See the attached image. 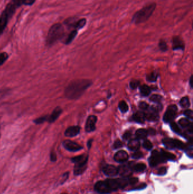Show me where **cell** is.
I'll use <instances>...</instances> for the list:
<instances>
[{
  "label": "cell",
  "mask_w": 193,
  "mask_h": 194,
  "mask_svg": "<svg viewBox=\"0 0 193 194\" xmlns=\"http://www.w3.org/2000/svg\"><path fill=\"white\" fill-rule=\"evenodd\" d=\"M140 82L137 80H133L130 82V87L132 89H136L140 86Z\"/></svg>",
  "instance_id": "36"
},
{
  "label": "cell",
  "mask_w": 193,
  "mask_h": 194,
  "mask_svg": "<svg viewBox=\"0 0 193 194\" xmlns=\"http://www.w3.org/2000/svg\"><path fill=\"white\" fill-rule=\"evenodd\" d=\"M148 135H155L156 134V131L154 128H150L147 130Z\"/></svg>",
  "instance_id": "48"
},
{
  "label": "cell",
  "mask_w": 193,
  "mask_h": 194,
  "mask_svg": "<svg viewBox=\"0 0 193 194\" xmlns=\"http://www.w3.org/2000/svg\"><path fill=\"white\" fill-rule=\"evenodd\" d=\"M180 125L183 128H187L192 124L188 119L181 118L178 122Z\"/></svg>",
  "instance_id": "29"
},
{
  "label": "cell",
  "mask_w": 193,
  "mask_h": 194,
  "mask_svg": "<svg viewBox=\"0 0 193 194\" xmlns=\"http://www.w3.org/2000/svg\"><path fill=\"white\" fill-rule=\"evenodd\" d=\"M95 190L100 194H107L111 193L105 181L97 182L95 185Z\"/></svg>",
  "instance_id": "12"
},
{
  "label": "cell",
  "mask_w": 193,
  "mask_h": 194,
  "mask_svg": "<svg viewBox=\"0 0 193 194\" xmlns=\"http://www.w3.org/2000/svg\"><path fill=\"white\" fill-rule=\"evenodd\" d=\"M158 74L156 72H152L147 75V80L150 82H154L157 81Z\"/></svg>",
  "instance_id": "30"
},
{
  "label": "cell",
  "mask_w": 193,
  "mask_h": 194,
  "mask_svg": "<svg viewBox=\"0 0 193 194\" xmlns=\"http://www.w3.org/2000/svg\"><path fill=\"white\" fill-rule=\"evenodd\" d=\"M146 169V165L143 163H139L137 164H133L132 166V170L137 172H140L144 171Z\"/></svg>",
  "instance_id": "26"
},
{
  "label": "cell",
  "mask_w": 193,
  "mask_h": 194,
  "mask_svg": "<svg viewBox=\"0 0 193 194\" xmlns=\"http://www.w3.org/2000/svg\"><path fill=\"white\" fill-rule=\"evenodd\" d=\"M162 99H163V97L160 95L154 94L150 97V100L151 102H153L156 103H160Z\"/></svg>",
  "instance_id": "32"
},
{
  "label": "cell",
  "mask_w": 193,
  "mask_h": 194,
  "mask_svg": "<svg viewBox=\"0 0 193 194\" xmlns=\"http://www.w3.org/2000/svg\"><path fill=\"white\" fill-rule=\"evenodd\" d=\"M184 115L189 118L190 119V120H192L193 118V113L192 110H186V111H185L184 112Z\"/></svg>",
  "instance_id": "41"
},
{
  "label": "cell",
  "mask_w": 193,
  "mask_h": 194,
  "mask_svg": "<svg viewBox=\"0 0 193 194\" xmlns=\"http://www.w3.org/2000/svg\"><path fill=\"white\" fill-rule=\"evenodd\" d=\"M140 142L137 139H133L129 141L128 144V147L130 150L132 151H138L140 149Z\"/></svg>",
  "instance_id": "19"
},
{
  "label": "cell",
  "mask_w": 193,
  "mask_h": 194,
  "mask_svg": "<svg viewBox=\"0 0 193 194\" xmlns=\"http://www.w3.org/2000/svg\"><path fill=\"white\" fill-rule=\"evenodd\" d=\"M180 106L183 108H188L190 106L189 98L188 97H183L180 101Z\"/></svg>",
  "instance_id": "31"
},
{
  "label": "cell",
  "mask_w": 193,
  "mask_h": 194,
  "mask_svg": "<svg viewBox=\"0 0 193 194\" xmlns=\"http://www.w3.org/2000/svg\"><path fill=\"white\" fill-rule=\"evenodd\" d=\"M63 146L66 150L70 151H77L83 149V147L79 144L69 140H65Z\"/></svg>",
  "instance_id": "10"
},
{
  "label": "cell",
  "mask_w": 193,
  "mask_h": 194,
  "mask_svg": "<svg viewBox=\"0 0 193 194\" xmlns=\"http://www.w3.org/2000/svg\"><path fill=\"white\" fill-rule=\"evenodd\" d=\"M92 82L90 80L79 79L71 82L65 90V96L69 99H78L90 87Z\"/></svg>",
  "instance_id": "2"
},
{
  "label": "cell",
  "mask_w": 193,
  "mask_h": 194,
  "mask_svg": "<svg viewBox=\"0 0 193 194\" xmlns=\"http://www.w3.org/2000/svg\"><path fill=\"white\" fill-rule=\"evenodd\" d=\"M147 185L145 183H142L140 184L139 186L134 188V189H135V190H142V189H145Z\"/></svg>",
  "instance_id": "46"
},
{
  "label": "cell",
  "mask_w": 193,
  "mask_h": 194,
  "mask_svg": "<svg viewBox=\"0 0 193 194\" xmlns=\"http://www.w3.org/2000/svg\"><path fill=\"white\" fill-rule=\"evenodd\" d=\"M170 126H171V129L173 132H174L175 133L178 134H181V131L180 128L179 127V126L178 125V124H176L174 122H171Z\"/></svg>",
  "instance_id": "34"
},
{
  "label": "cell",
  "mask_w": 193,
  "mask_h": 194,
  "mask_svg": "<svg viewBox=\"0 0 193 194\" xmlns=\"http://www.w3.org/2000/svg\"><path fill=\"white\" fill-rule=\"evenodd\" d=\"M118 108H119L120 110L121 111V112H122V113H127L129 110V106H128L127 103L124 101H122L120 102L118 104Z\"/></svg>",
  "instance_id": "27"
},
{
  "label": "cell",
  "mask_w": 193,
  "mask_h": 194,
  "mask_svg": "<svg viewBox=\"0 0 193 194\" xmlns=\"http://www.w3.org/2000/svg\"><path fill=\"white\" fill-rule=\"evenodd\" d=\"M129 158V155L126 151L121 150L117 151L114 156V160L118 163H123Z\"/></svg>",
  "instance_id": "14"
},
{
  "label": "cell",
  "mask_w": 193,
  "mask_h": 194,
  "mask_svg": "<svg viewBox=\"0 0 193 194\" xmlns=\"http://www.w3.org/2000/svg\"><path fill=\"white\" fill-rule=\"evenodd\" d=\"M177 110L178 108L176 105L172 104L169 106L163 116L164 122L166 123L172 122L173 119L176 116Z\"/></svg>",
  "instance_id": "5"
},
{
  "label": "cell",
  "mask_w": 193,
  "mask_h": 194,
  "mask_svg": "<svg viewBox=\"0 0 193 194\" xmlns=\"http://www.w3.org/2000/svg\"></svg>",
  "instance_id": "51"
},
{
  "label": "cell",
  "mask_w": 193,
  "mask_h": 194,
  "mask_svg": "<svg viewBox=\"0 0 193 194\" xmlns=\"http://www.w3.org/2000/svg\"><path fill=\"white\" fill-rule=\"evenodd\" d=\"M138 182V179L137 178H130L128 179V183L131 185H134Z\"/></svg>",
  "instance_id": "45"
},
{
  "label": "cell",
  "mask_w": 193,
  "mask_h": 194,
  "mask_svg": "<svg viewBox=\"0 0 193 194\" xmlns=\"http://www.w3.org/2000/svg\"><path fill=\"white\" fill-rule=\"evenodd\" d=\"M148 135V132L147 129L144 128L138 129L135 132V136L137 139H145Z\"/></svg>",
  "instance_id": "23"
},
{
  "label": "cell",
  "mask_w": 193,
  "mask_h": 194,
  "mask_svg": "<svg viewBox=\"0 0 193 194\" xmlns=\"http://www.w3.org/2000/svg\"><path fill=\"white\" fill-rule=\"evenodd\" d=\"M48 116H42L40 117L39 118L36 119L35 120L34 122L36 124H39L41 123H43L45 121H48Z\"/></svg>",
  "instance_id": "38"
},
{
  "label": "cell",
  "mask_w": 193,
  "mask_h": 194,
  "mask_svg": "<svg viewBox=\"0 0 193 194\" xmlns=\"http://www.w3.org/2000/svg\"><path fill=\"white\" fill-rule=\"evenodd\" d=\"M145 113V119L148 121L156 122L159 119V111L155 107V106H152L151 107H148Z\"/></svg>",
  "instance_id": "7"
},
{
  "label": "cell",
  "mask_w": 193,
  "mask_h": 194,
  "mask_svg": "<svg viewBox=\"0 0 193 194\" xmlns=\"http://www.w3.org/2000/svg\"><path fill=\"white\" fill-rule=\"evenodd\" d=\"M78 34V30H73L71 32L68 34L67 37L65 40L64 43L66 45H68L71 43Z\"/></svg>",
  "instance_id": "22"
},
{
  "label": "cell",
  "mask_w": 193,
  "mask_h": 194,
  "mask_svg": "<svg viewBox=\"0 0 193 194\" xmlns=\"http://www.w3.org/2000/svg\"><path fill=\"white\" fill-rule=\"evenodd\" d=\"M133 119L134 122L138 123H140V124L144 123L145 120H146L145 113L143 111H138L135 113L133 115Z\"/></svg>",
  "instance_id": "16"
},
{
  "label": "cell",
  "mask_w": 193,
  "mask_h": 194,
  "mask_svg": "<svg viewBox=\"0 0 193 194\" xmlns=\"http://www.w3.org/2000/svg\"><path fill=\"white\" fill-rule=\"evenodd\" d=\"M143 156V154L142 153V152H141L140 151H135V152L133 154L132 157L135 159H139V158H142Z\"/></svg>",
  "instance_id": "40"
},
{
  "label": "cell",
  "mask_w": 193,
  "mask_h": 194,
  "mask_svg": "<svg viewBox=\"0 0 193 194\" xmlns=\"http://www.w3.org/2000/svg\"><path fill=\"white\" fill-rule=\"evenodd\" d=\"M86 23H87V19H86V18H83L79 19L78 20L77 22H76L75 29L76 30H78L83 28V27L86 26Z\"/></svg>",
  "instance_id": "28"
},
{
  "label": "cell",
  "mask_w": 193,
  "mask_h": 194,
  "mask_svg": "<svg viewBox=\"0 0 193 194\" xmlns=\"http://www.w3.org/2000/svg\"><path fill=\"white\" fill-rule=\"evenodd\" d=\"M8 54L5 52H3L0 54V65H2L3 64L6 60L8 59Z\"/></svg>",
  "instance_id": "37"
},
{
  "label": "cell",
  "mask_w": 193,
  "mask_h": 194,
  "mask_svg": "<svg viewBox=\"0 0 193 194\" xmlns=\"http://www.w3.org/2000/svg\"><path fill=\"white\" fill-rule=\"evenodd\" d=\"M159 47L162 52H166L168 50V45L166 42L163 39H161L159 43Z\"/></svg>",
  "instance_id": "33"
},
{
  "label": "cell",
  "mask_w": 193,
  "mask_h": 194,
  "mask_svg": "<svg viewBox=\"0 0 193 194\" xmlns=\"http://www.w3.org/2000/svg\"><path fill=\"white\" fill-rule=\"evenodd\" d=\"M134 164L133 162L128 164H124L118 167V174L123 178H128L132 174V166Z\"/></svg>",
  "instance_id": "8"
},
{
  "label": "cell",
  "mask_w": 193,
  "mask_h": 194,
  "mask_svg": "<svg viewBox=\"0 0 193 194\" xmlns=\"http://www.w3.org/2000/svg\"><path fill=\"white\" fill-rule=\"evenodd\" d=\"M148 162L151 167H155L159 163L165 161L161 156L160 152L154 150L151 153V155L148 159Z\"/></svg>",
  "instance_id": "6"
},
{
  "label": "cell",
  "mask_w": 193,
  "mask_h": 194,
  "mask_svg": "<svg viewBox=\"0 0 193 194\" xmlns=\"http://www.w3.org/2000/svg\"><path fill=\"white\" fill-rule=\"evenodd\" d=\"M97 120V118L95 115H90L88 117L85 125V130L87 132L90 133L95 130Z\"/></svg>",
  "instance_id": "9"
},
{
  "label": "cell",
  "mask_w": 193,
  "mask_h": 194,
  "mask_svg": "<svg viewBox=\"0 0 193 194\" xmlns=\"http://www.w3.org/2000/svg\"><path fill=\"white\" fill-rule=\"evenodd\" d=\"M65 29L64 26L59 23H56L50 27L46 39L48 46L53 45L58 40L64 38Z\"/></svg>",
  "instance_id": "4"
},
{
  "label": "cell",
  "mask_w": 193,
  "mask_h": 194,
  "mask_svg": "<svg viewBox=\"0 0 193 194\" xmlns=\"http://www.w3.org/2000/svg\"><path fill=\"white\" fill-rule=\"evenodd\" d=\"M56 154L54 152H52L50 154V160L54 162L56 161Z\"/></svg>",
  "instance_id": "47"
},
{
  "label": "cell",
  "mask_w": 193,
  "mask_h": 194,
  "mask_svg": "<svg viewBox=\"0 0 193 194\" xmlns=\"http://www.w3.org/2000/svg\"><path fill=\"white\" fill-rule=\"evenodd\" d=\"M92 141H93V139H91L88 140V142H87V147H88V148L89 149H90L91 148V147Z\"/></svg>",
  "instance_id": "49"
},
{
  "label": "cell",
  "mask_w": 193,
  "mask_h": 194,
  "mask_svg": "<svg viewBox=\"0 0 193 194\" xmlns=\"http://www.w3.org/2000/svg\"><path fill=\"white\" fill-rule=\"evenodd\" d=\"M81 131V127L79 126H71L68 128L65 132V135L66 137H74L79 134Z\"/></svg>",
  "instance_id": "15"
},
{
  "label": "cell",
  "mask_w": 193,
  "mask_h": 194,
  "mask_svg": "<svg viewBox=\"0 0 193 194\" xmlns=\"http://www.w3.org/2000/svg\"><path fill=\"white\" fill-rule=\"evenodd\" d=\"M123 146V143L120 140H117L113 144V148L114 149H118Z\"/></svg>",
  "instance_id": "43"
},
{
  "label": "cell",
  "mask_w": 193,
  "mask_h": 194,
  "mask_svg": "<svg viewBox=\"0 0 193 194\" xmlns=\"http://www.w3.org/2000/svg\"><path fill=\"white\" fill-rule=\"evenodd\" d=\"M88 156L85 154H82L81 156L73 157L71 159V161L73 163H75V164L77 163H87L88 161Z\"/></svg>",
  "instance_id": "21"
},
{
  "label": "cell",
  "mask_w": 193,
  "mask_h": 194,
  "mask_svg": "<svg viewBox=\"0 0 193 194\" xmlns=\"http://www.w3.org/2000/svg\"><path fill=\"white\" fill-rule=\"evenodd\" d=\"M193 75H192L190 78V80H189V84H190V86L191 87V88H193Z\"/></svg>",
  "instance_id": "50"
},
{
  "label": "cell",
  "mask_w": 193,
  "mask_h": 194,
  "mask_svg": "<svg viewBox=\"0 0 193 194\" xmlns=\"http://www.w3.org/2000/svg\"><path fill=\"white\" fill-rule=\"evenodd\" d=\"M160 153H161V156L163 157V160H164V161H166L168 160L174 161L176 159V156L171 153L167 152V151L162 150Z\"/></svg>",
  "instance_id": "24"
},
{
  "label": "cell",
  "mask_w": 193,
  "mask_h": 194,
  "mask_svg": "<svg viewBox=\"0 0 193 194\" xmlns=\"http://www.w3.org/2000/svg\"><path fill=\"white\" fill-rule=\"evenodd\" d=\"M143 146L145 149L146 150H148V151H150L153 148V146H152L151 142L150 140H145L143 141Z\"/></svg>",
  "instance_id": "35"
},
{
  "label": "cell",
  "mask_w": 193,
  "mask_h": 194,
  "mask_svg": "<svg viewBox=\"0 0 193 194\" xmlns=\"http://www.w3.org/2000/svg\"><path fill=\"white\" fill-rule=\"evenodd\" d=\"M131 136H132L131 132H130L129 131H126L123 134V136H122V138H123V139L124 140H129L131 137Z\"/></svg>",
  "instance_id": "42"
},
{
  "label": "cell",
  "mask_w": 193,
  "mask_h": 194,
  "mask_svg": "<svg viewBox=\"0 0 193 194\" xmlns=\"http://www.w3.org/2000/svg\"><path fill=\"white\" fill-rule=\"evenodd\" d=\"M151 88L148 86L146 85H143L140 87V92L142 96L144 97H147L150 94Z\"/></svg>",
  "instance_id": "25"
},
{
  "label": "cell",
  "mask_w": 193,
  "mask_h": 194,
  "mask_svg": "<svg viewBox=\"0 0 193 194\" xmlns=\"http://www.w3.org/2000/svg\"><path fill=\"white\" fill-rule=\"evenodd\" d=\"M139 107L143 111H146L148 107H149V105L148 103L144 102V101H142L139 103Z\"/></svg>",
  "instance_id": "39"
},
{
  "label": "cell",
  "mask_w": 193,
  "mask_h": 194,
  "mask_svg": "<svg viewBox=\"0 0 193 194\" xmlns=\"http://www.w3.org/2000/svg\"><path fill=\"white\" fill-rule=\"evenodd\" d=\"M166 174V167H162L158 170L157 174L159 175H164Z\"/></svg>",
  "instance_id": "44"
},
{
  "label": "cell",
  "mask_w": 193,
  "mask_h": 194,
  "mask_svg": "<svg viewBox=\"0 0 193 194\" xmlns=\"http://www.w3.org/2000/svg\"><path fill=\"white\" fill-rule=\"evenodd\" d=\"M36 0H11L0 15V36L5 30L9 22L16 9L22 6H32Z\"/></svg>",
  "instance_id": "1"
},
{
  "label": "cell",
  "mask_w": 193,
  "mask_h": 194,
  "mask_svg": "<svg viewBox=\"0 0 193 194\" xmlns=\"http://www.w3.org/2000/svg\"><path fill=\"white\" fill-rule=\"evenodd\" d=\"M62 109L59 107H57L53 110V111L52 112V114L50 115V116H48V122L49 123H53L58 118L59 116V115H61V113H62Z\"/></svg>",
  "instance_id": "18"
},
{
  "label": "cell",
  "mask_w": 193,
  "mask_h": 194,
  "mask_svg": "<svg viewBox=\"0 0 193 194\" xmlns=\"http://www.w3.org/2000/svg\"><path fill=\"white\" fill-rule=\"evenodd\" d=\"M156 6L155 2H152L143 6L134 14L131 22L135 25H139L148 21L155 10Z\"/></svg>",
  "instance_id": "3"
},
{
  "label": "cell",
  "mask_w": 193,
  "mask_h": 194,
  "mask_svg": "<svg viewBox=\"0 0 193 194\" xmlns=\"http://www.w3.org/2000/svg\"><path fill=\"white\" fill-rule=\"evenodd\" d=\"M176 141L177 139H172L170 138H165L162 140L164 146L170 149L176 148Z\"/></svg>",
  "instance_id": "17"
},
{
  "label": "cell",
  "mask_w": 193,
  "mask_h": 194,
  "mask_svg": "<svg viewBox=\"0 0 193 194\" xmlns=\"http://www.w3.org/2000/svg\"><path fill=\"white\" fill-rule=\"evenodd\" d=\"M103 172L108 177H115L118 174V167L112 165H107L103 168Z\"/></svg>",
  "instance_id": "13"
},
{
  "label": "cell",
  "mask_w": 193,
  "mask_h": 194,
  "mask_svg": "<svg viewBox=\"0 0 193 194\" xmlns=\"http://www.w3.org/2000/svg\"><path fill=\"white\" fill-rule=\"evenodd\" d=\"M86 164L87 163H78L75 164L74 172L75 175H79L82 173L85 172L86 169Z\"/></svg>",
  "instance_id": "20"
},
{
  "label": "cell",
  "mask_w": 193,
  "mask_h": 194,
  "mask_svg": "<svg viewBox=\"0 0 193 194\" xmlns=\"http://www.w3.org/2000/svg\"><path fill=\"white\" fill-rule=\"evenodd\" d=\"M172 47L174 51L182 50L185 49V43L182 38L179 36H174L172 39Z\"/></svg>",
  "instance_id": "11"
}]
</instances>
